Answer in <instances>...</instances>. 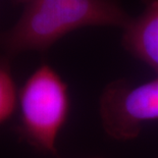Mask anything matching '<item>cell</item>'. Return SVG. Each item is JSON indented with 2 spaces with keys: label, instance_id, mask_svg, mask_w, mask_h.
Returning a JSON list of instances; mask_svg holds the SVG:
<instances>
[{
  "label": "cell",
  "instance_id": "cell-1",
  "mask_svg": "<svg viewBox=\"0 0 158 158\" xmlns=\"http://www.w3.org/2000/svg\"><path fill=\"white\" fill-rule=\"evenodd\" d=\"M130 16L116 0H31L10 29L0 33V50L7 55L44 52L77 30L122 27Z\"/></svg>",
  "mask_w": 158,
  "mask_h": 158
},
{
  "label": "cell",
  "instance_id": "cell-2",
  "mask_svg": "<svg viewBox=\"0 0 158 158\" xmlns=\"http://www.w3.org/2000/svg\"><path fill=\"white\" fill-rule=\"evenodd\" d=\"M18 107L21 135L37 149L55 154L70 109L68 85L59 73L40 65L18 92Z\"/></svg>",
  "mask_w": 158,
  "mask_h": 158
},
{
  "label": "cell",
  "instance_id": "cell-3",
  "mask_svg": "<svg viewBox=\"0 0 158 158\" xmlns=\"http://www.w3.org/2000/svg\"><path fill=\"white\" fill-rule=\"evenodd\" d=\"M100 116L103 129L113 139H135L142 124L158 120V76L138 86L108 85L100 98Z\"/></svg>",
  "mask_w": 158,
  "mask_h": 158
},
{
  "label": "cell",
  "instance_id": "cell-4",
  "mask_svg": "<svg viewBox=\"0 0 158 158\" xmlns=\"http://www.w3.org/2000/svg\"><path fill=\"white\" fill-rule=\"evenodd\" d=\"M145 9L124 27L127 51L158 73V0H145Z\"/></svg>",
  "mask_w": 158,
  "mask_h": 158
},
{
  "label": "cell",
  "instance_id": "cell-5",
  "mask_svg": "<svg viewBox=\"0 0 158 158\" xmlns=\"http://www.w3.org/2000/svg\"><path fill=\"white\" fill-rule=\"evenodd\" d=\"M18 105V91L8 61L0 58V124L10 118Z\"/></svg>",
  "mask_w": 158,
  "mask_h": 158
},
{
  "label": "cell",
  "instance_id": "cell-6",
  "mask_svg": "<svg viewBox=\"0 0 158 158\" xmlns=\"http://www.w3.org/2000/svg\"><path fill=\"white\" fill-rule=\"evenodd\" d=\"M29 1H31V0H11V2L13 4H23V5H25L26 3H28Z\"/></svg>",
  "mask_w": 158,
  "mask_h": 158
}]
</instances>
